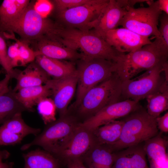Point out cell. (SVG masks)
I'll list each match as a JSON object with an SVG mask.
<instances>
[{"label":"cell","instance_id":"cell-1","mask_svg":"<svg viewBox=\"0 0 168 168\" xmlns=\"http://www.w3.org/2000/svg\"><path fill=\"white\" fill-rule=\"evenodd\" d=\"M53 39L70 48L80 50L84 58H100L116 62L123 54L91 30L68 27L58 23Z\"/></svg>","mask_w":168,"mask_h":168},{"label":"cell","instance_id":"cell-2","mask_svg":"<svg viewBox=\"0 0 168 168\" xmlns=\"http://www.w3.org/2000/svg\"><path fill=\"white\" fill-rule=\"evenodd\" d=\"M58 25L56 21L43 16L36 10L34 1L16 19L0 29V31L16 33L21 40L34 44L39 40L52 35Z\"/></svg>","mask_w":168,"mask_h":168},{"label":"cell","instance_id":"cell-3","mask_svg":"<svg viewBox=\"0 0 168 168\" xmlns=\"http://www.w3.org/2000/svg\"><path fill=\"white\" fill-rule=\"evenodd\" d=\"M156 119L142 107L131 113L123 118L124 124L119 138L110 146L116 152L154 137L159 133Z\"/></svg>","mask_w":168,"mask_h":168},{"label":"cell","instance_id":"cell-4","mask_svg":"<svg viewBox=\"0 0 168 168\" xmlns=\"http://www.w3.org/2000/svg\"><path fill=\"white\" fill-rule=\"evenodd\" d=\"M153 42L133 51L122 54L115 62V73L122 82L167 61Z\"/></svg>","mask_w":168,"mask_h":168},{"label":"cell","instance_id":"cell-5","mask_svg":"<svg viewBox=\"0 0 168 168\" xmlns=\"http://www.w3.org/2000/svg\"><path fill=\"white\" fill-rule=\"evenodd\" d=\"M122 82L115 72L90 89L75 108L77 115L84 119V121L105 107L119 101L121 96Z\"/></svg>","mask_w":168,"mask_h":168},{"label":"cell","instance_id":"cell-6","mask_svg":"<svg viewBox=\"0 0 168 168\" xmlns=\"http://www.w3.org/2000/svg\"><path fill=\"white\" fill-rule=\"evenodd\" d=\"M80 122L72 115L59 117L48 124L43 131L31 142L23 145L22 151L33 146H39L54 156L59 152L71 139Z\"/></svg>","mask_w":168,"mask_h":168},{"label":"cell","instance_id":"cell-7","mask_svg":"<svg viewBox=\"0 0 168 168\" xmlns=\"http://www.w3.org/2000/svg\"><path fill=\"white\" fill-rule=\"evenodd\" d=\"M76 61L78 79L72 106L75 108L89 90L110 77L116 70L115 62L102 58H83Z\"/></svg>","mask_w":168,"mask_h":168},{"label":"cell","instance_id":"cell-8","mask_svg":"<svg viewBox=\"0 0 168 168\" xmlns=\"http://www.w3.org/2000/svg\"><path fill=\"white\" fill-rule=\"evenodd\" d=\"M147 7H129L119 26L128 29L142 36L148 37L160 36L158 25L162 12L158 1H148Z\"/></svg>","mask_w":168,"mask_h":168},{"label":"cell","instance_id":"cell-9","mask_svg":"<svg viewBox=\"0 0 168 168\" xmlns=\"http://www.w3.org/2000/svg\"><path fill=\"white\" fill-rule=\"evenodd\" d=\"M109 0H96L84 4L56 12V21L67 27L82 30L93 29Z\"/></svg>","mask_w":168,"mask_h":168},{"label":"cell","instance_id":"cell-10","mask_svg":"<svg viewBox=\"0 0 168 168\" xmlns=\"http://www.w3.org/2000/svg\"><path fill=\"white\" fill-rule=\"evenodd\" d=\"M164 63L146 71L133 79L122 81L121 97L139 102L158 90L162 82L161 74L163 72Z\"/></svg>","mask_w":168,"mask_h":168},{"label":"cell","instance_id":"cell-11","mask_svg":"<svg viewBox=\"0 0 168 168\" xmlns=\"http://www.w3.org/2000/svg\"><path fill=\"white\" fill-rule=\"evenodd\" d=\"M142 107L139 102L130 99L119 101L104 108L79 125L92 131L108 122L123 118Z\"/></svg>","mask_w":168,"mask_h":168},{"label":"cell","instance_id":"cell-12","mask_svg":"<svg viewBox=\"0 0 168 168\" xmlns=\"http://www.w3.org/2000/svg\"><path fill=\"white\" fill-rule=\"evenodd\" d=\"M78 79L76 70L74 73L60 79H50L45 84L51 91L52 99L59 117L68 113V107L75 94Z\"/></svg>","mask_w":168,"mask_h":168},{"label":"cell","instance_id":"cell-13","mask_svg":"<svg viewBox=\"0 0 168 168\" xmlns=\"http://www.w3.org/2000/svg\"><path fill=\"white\" fill-rule=\"evenodd\" d=\"M95 142L92 131L80 126L65 146L54 156L61 162L81 158Z\"/></svg>","mask_w":168,"mask_h":168},{"label":"cell","instance_id":"cell-14","mask_svg":"<svg viewBox=\"0 0 168 168\" xmlns=\"http://www.w3.org/2000/svg\"><path fill=\"white\" fill-rule=\"evenodd\" d=\"M102 38L110 46L121 53L133 51L152 43L149 38L142 36L123 27L108 31Z\"/></svg>","mask_w":168,"mask_h":168},{"label":"cell","instance_id":"cell-15","mask_svg":"<svg viewBox=\"0 0 168 168\" xmlns=\"http://www.w3.org/2000/svg\"><path fill=\"white\" fill-rule=\"evenodd\" d=\"M34 44L38 55L52 58L77 61L84 57L77 50L70 48L57 40L48 37L39 40Z\"/></svg>","mask_w":168,"mask_h":168},{"label":"cell","instance_id":"cell-16","mask_svg":"<svg viewBox=\"0 0 168 168\" xmlns=\"http://www.w3.org/2000/svg\"><path fill=\"white\" fill-rule=\"evenodd\" d=\"M162 133L159 132L144 142L143 149L148 158L149 168H168V141Z\"/></svg>","mask_w":168,"mask_h":168},{"label":"cell","instance_id":"cell-17","mask_svg":"<svg viewBox=\"0 0 168 168\" xmlns=\"http://www.w3.org/2000/svg\"><path fill=\"white\" fill-rule=\"evenodd\" d=\"M127 10L118 0L109 1L95 26L91 30L102 37L106 32L117 28L125 15Z\"/></svg>","mask_w":168,"mask_h":168},{"label":"cell","instance_id":"cell-18","mask_svg":"<svg viewBox=\"0 0 168 168\" xmlns=\"http://www.w3.org/2000/svg\"><path fill=\"white\" fill-rule=\"evenodd\" d=\"M115 157L110 145L95 142L81 159L87 168H112Z\"/></svg>","mask_w":168,"mask_h":168},{"label":"cell","instance_id":"cell-19","mask_svg":"<svg viewBox=\"0 0 168 168\" xmlns=\"http://www.w3.org/2000/svg\"><path fill=\"white\" fill-rule=\"evenodd\" d=\"M141 144L115 152L112 168H149Z\"/></svg>","mask_w":168,"mask_h":168},{"label":"cell","instance_id":"cell-20","mask_svg":"<svg viewBox=\"0 0 168 168\" xmlns=\"http://www.w3.org/2000/svg\"><path fill=\"white\" fill-rule=\"evenodd\" d=\"M35 61L54 79L64 77L76 71V67L72 62L62 61L41 55L36 57Z\"/></svg>","mask_w":168,"mask_h":168},{"label":"cell","instance_id":"cell-21","mask_svg":"<svg viewBox=\"0 0 168 168\" xmlns=\"http://www.w3.org/2000/svg\"><path fill=\"white\" fill-rule=\"evenodd\" d=\"M16 79V85L12 89L14 92L23 88L42 85L50 79L35 61L30 63L24 70L19 71Z\"/></svg>","mask_w":168,"mask_h":168},{"label":"cell","instance_id":"cell-22","mask_svg":"<svg viewBox=\"0 0 168 168\" xmlns=\"http://www.w3.org/2000/svg\"><path fill=\"white\" fill-rule=\"evenodd\" d=\"M13 92L17 100L30 112L34 111L33 107L40 100L52 96L51 90L45 84L24 87L16 92Z\"/></svg>","mask_w":168,"mask_h":168},{"label":"cell","instance_id":"cell-23","mask_svg":"<svg viewBox=\"0 0 168 168\" xmlns=\"http://www.w3.org/2000/svg\"><path fill=\"white\" fill-rule=\"evenodd\" d=\"M124 124L122 119L108 122L93 130L95 142L111 145L119 140Z\"/></svg>","mask_w":168,"mask_h":168},{"label":"cell","instance_id":"cell-24","mask_svg":"<svg viewBox=\"0 0 168 168\" xmlns=\"http://www.w3.org/2000/svg\"><path fill=\"white\" fill-rule=\"evenodd\" d=\"M23 168H60V162L54 155L45 150L37 149L22 155Z\"/></svg>","mask_w":168,"mask_h":168},{"label":"cell","instance_id":"cell-25","mask_svg":"<svg viewBox=\"0 0 168 168\" xmlns=\"http://www.w3.org/2000/svg\"><path fill=\"white\" fill-rule=\"evenodd\" d=\"M28 0H4L0 6V29L16 19L29 5Z\"/></svg>","mask_w":168,"mask_h":168},{"label":"cell","instance_id":"cell-26","mask_svg":"<svg viewBox=\"0 0 168 168\" xmlns=\"http://www.w3.org/2000/svg\"><path fill=\"white\" fill-rule=\"evenodd\" d=\"M168 87L161 85L158 90L148 96L147 111L152 117L156 118L168 109Z\"/></svg>","mask_w":168,"mask_h":168},{"label":"cell","instance_id":"cell-27","mask_svg":"<svg viewBox=\"0 0 168 168\" xmlns=\"http://www.w3.org/2000/svg\"><path fill=\"white\" fill-rule=\"evenodd\" d=\"M30 111L20 103L15 97L12 89L0 97V124L12 118L16 114Z\"/></svg>","mask_w":168,"mask_h":168},{"label":"cell","instance_id":"cell-28","mask_svg":"<svg viewBox=\"0 0 168 168\" xmlns=\"http://www.w3.org/2000/svg\"><path fill=\"white\" fill-rule=\"evenodd\" d=\"M21 113L19 112L16 114L2 125L12 133L23 138L28 135L37 136L39 134L41 129L31 127L27 125L22 118Z\"/></svg>","mask_w":168,"mask_h":168},{"label":"cell","instance_id":"cell-29","mask_svg":"<svg viewBox=\"0 0 168 168\" xmlns=\"http://www.w3.org/2000/svg\"><path fill=\"white\" fill-rule=\"evenodd\" d=\"M37 110L45 124L55 121L56 108L53 100L45 97L40 100L37 104Z\"/></svg>","mask_w":168,"mask_h":168},{"label":"cell","instance_id":"cell-30","mask_svg":"<svg viewBox=\"0 0 168 168\" xmlns=\"http://www.w3.org/2000/svg\"><path fill=\"white\" fill-rule=\"evenodd\" d=\"M159 21L160 26L159 37L153 41L157 47L166 56H168V15L162 12Z\"/></svg>","mask_w":168,"mask_h":168},{"label":"cell","instance_id":"cell-31","mask_svg":"<svg viewBox=\"0 0 168 168\" xmlns=\"http://www.w3.org/2000/svg\"><path fill=\"white\" fill-rule=\"evenodd\" d=\"M19 50L20 66H25L35 61L38 55L36 51L31 49L29 44L22 40L15 39Z\"/></svg>","mask_w":168,"mask_h":168},{"label":"cell","instance_id":"cell-32","mask_svg":"<svg viewBox=\"0 0 168 168\" xmlns=\"http://www.w3.org/2000/svg\"><path fill=\"white\" fill-rule=\"evenodd\" d=\"M6 38L3 33L0 31V64L11 78H16L19 71L12 68L7 57V48Z\"/></svg>","mask_w":168,"mask_h":168},{"label":"cell","instance_id":"cell-33","mask_svg":"<svg viewBox=\"0 0 168 168\" xmlns=\"http://www.w3.org/2000/svg\"><path fill=\"white\" fill-rule=\"evenodd\" d=\"M96 0H53L50 1L56 12L86 4L93 3Z\"/></svg>","mask_w":168,"mask_h":168},{"label":"cell","instance_id":"cell-34","mask_svg":"<svg viewBox=\"0 0 168 168\" xmlns=\"http://www.w3.org/2000/svg\"><path fill=\"white\" fill-rule=\"evenodd\" d=\"M23 138L12 133L2 125L0 126V145H14L20 143Z\"/></svg>","mask_w":168,"mask_h":168},{"label":"cell","instance_id":"cell-35","mask_svg":"<svg viewBox=\"0 0 168 168\" xmlns=\"http://www.w3.org/2000/svg\"><path fill=\"white\" fill-rule=\"evenodd\" d=\"M7 57L11 68L20 66L19 52L17 43L11 44L7 48Z\"/></svg>","mask_w":168,"mask_h":168},{"label":"cell","instance_id":"cell-36","mask_svg":"<svg viewBox=\"0 0 168 168\" xmlns=\"http://www.w3.org/2000/svg\"><path fill=\"white\" fill-rule=\"evenodd\" d=\"M157 128L161 132L167 133L168 132V112L161 117L156 118Z\"/></svg>","mask_w":168,"mask_h":168},{"label":"cell","instance_id":"cell-37","mask_svg":"<svg viewBox=\"0 0 168 168\" xmlns=\"http://www.w3.org/2000/svg\"><path fill=\"white\" fill-rule=\"evenodd\" d=\"M10 76L6 74L4 77L0 81V97L8 93L11 88L8 86Z\"/></svg>","mask_w":168,"mask_h":168},{"label":"cell","instance_id":"cell-38","mask_svg":"<svg viewBox=\"0 0 168 168\" xmlns=\"http://www.w3.org/2000/svg\"><path fill=\"white\" fill-rule=\"evenodd\" d=\"M66 164L68 168H87L84 164L81 158L70 160Z\"/></svg>","mask_w":168,"mask_h":168},{"label":"cell","instance_id":"cell-39","mask_svg":"<svg viewBox=\"0 0 168 168\" xmlns=\"http://www.w3.org/2000/svg\"><path fill=\"white\" fill-rule=\"evenodd\" d=\"M159 7L160 10L168 15V0H158Z\"/></svg>","mask_w":168,"mask_h":168},{"label":"cell","instance_id":"cell-40","mask_svg":"<svg viewBox=\"0 0 168 168\" xmlns=\"http://www.w3.org/2000/svg\"><path fill=\"white\" fill-rule=\"evenodd\" d=\"M3 159L0 158V168H13L14 165L13 162H3Z\"/></svg>","mask_w":168,"mask_h":168},{"label":"cell","instance_id":"cell-41","mask_svg":"<svg viewBox=\"0 0 168 168\" xmlns=\"http://www.w3.org/2000/svg\"><path fill=\"white\" fill-rule=\"evenodd\" d=\"M10 155L9 152L6 150H0V158L3 160L8 158Z\"/></svg>","mask_w":168,"mask_h":168}]
</instances>
